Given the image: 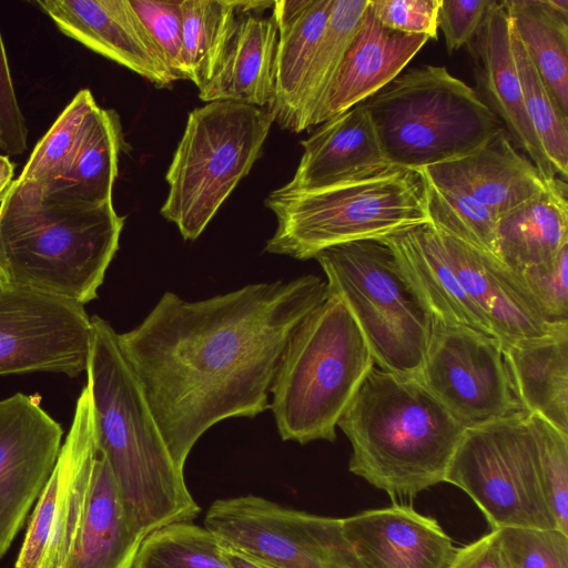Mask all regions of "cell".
Returning a JSON list of instances; mask_svg holds the SVG:
<instances>
[{"mask_svg": "<svg viewBox=\"0 0 568 568\" xmlns=\"http://www.w3.org/2000/svg\"><path fill=\"white\" fill-rule=\"evenodd\" d=\"M494 0H442L437 23L449 53L466 47Z\"/></svg>", "mask_w": 568, "mask_h": 568, "instance_id": "cell-43", "label": "cell"}, {"mask_svg": "<svg viewBox=\"0 0 568 568\" xmlns=\"http://www.w3.org/2000/svg\"><path fill=\"white\" fill-rule=\"evenodd\" d=\"M329 294L348 307L375 364L417 377L426 353L432 313L382 239L354 241L318 252Z\"/></svg>", "mask_w": 568, "mask_h": 568, "instance_id": "cell-9", "label": "cell"}, {"mask_svg": "<svg viewBox=\"0 0 568 568\" xmlns=\"http://www.w3.org/2000/svg\"><path fill=\"white\" fill-rule=\"evenodd\" d=\"M511 27L559 109L568 115V16L549 0H504Z\"/></svg>", "mask_w": 568, "mask_h": 568, "instance_id": "cell-30", "label": "cell"}, {"mask_svg": "<svg viewBox=\"0 0 568 568\" xmlns=\"http://www.w3.org/2000/svg\"><path fill=\"white\" fill-rule=\"evenodd\" d=\"M527 417L465 429L445 475V483L473 499L491 530L556 528L542 494L537 445Z\"/></svg>", "mask_w": 568, "mask_h": 568, "instance_id": "cell-10", "label": "cell"}, {"mask_svg": "<svg viewBox=\"0 0 568 568\" xmlns=\"http://www.w3.org/2000/svg\"><path fill=\"white\" fill-rule=\"evenodd\" d=\"M382 240L394 251L407 280L433 315L449 324L494 335L484 314L464 291L432 223Z\"/></svg>", "mask_w": 568, "mask_h": 568, "instance_id": "cell-23", "label": "cell"}, {"mask_svg": "<svg viewBox=\"0 0 568 568\" xmlns=\"http://www.w3.org/2000/svg\"><path fill=\"white\" fill-rule=\"evenodd\" d=\"M165 65L176 80H185L181 0H129Z\"/></svg>", "mask_w": 568, "mask_h": 568, "instance_id": "cell-40", "label": "cell"}, {"mask_svg": "<svg viewBox=\"0 0 568 568\" xmlns=\"http://www.w3.org/2000/svg\"><path fill=\"white\" fill-rule=\"evenodd\" d=\"M14 165L7 155L0 154V203L12 183Z\"/></svg>", "mask_w": 568, "mask_h": 568, "instance_id": "cell-46", "label": "cell"}, {"mask_svg": "<svg viewBox=\"0 0 568 568\" xmlns=\"http://www.w3.org/2000/svg\"><path fill=\"white\" fill-rule=\"evenodd\" d=\"M342 523L366 568H449L457 550L435 518L396 501Z\"/></svg>", "mask_w": 568, "mask_h": 568, "instance_id": "cell-18", "label": "cell"}, {"mask_svg": "<svg viewBox=\"0 0 568 568\" xmlns=\"http://www.w3.org/2000/svg\"><path fill=\"white\" fill-rule=\"evenodd\" d=\"M124 220L112 201L47 195L17 179L0 203V287L87 304L98 296Z\"/></svg>", "mask_w": 568, "mask_h": 568, "instance_id": "cell-3", "label": "cell"}, {"mask_svg": "<svg viewBox=\"0 0 568 568\" xmlns=\"http://www.w3.org/2000/svg\"><path fill=\"white\" fill-rule=\"evenodd\" d=\"M459 282L506 346L550 331L519 276L494 255L436 227Z\"/></svg>", "mask_w": 568, "mask_h": 568, "instance_id": "cell-19", "label": "cell"}, {"mask_svg": "<svg viewBox=\"0 0 568 568\" xmlns=\"http://www.w3.org/2000/svg\"><path fill=\"white\" fill-rule=\"evenodd\" d=\"M567 183L560 178L500 216L495 256L514 273L548 261L568 245Z\"/></svg>", "mask_w": 568, "mask_h": 568, "instance_id": "cell-27", "label": "cell"}, {"mask_svg": "<svg viewBox=\"0 0 568 568\" xmlns=\"http://www.w3.org/2000/svg\"><path fill=\"white\" fill-rule=\"evenodd\" d=\"M222 547L227 560L233 568H273L245 552L235 550L224 545H222Z\"/></svg>", "mask_w": 568, "mask_h": 568, "instance_id": "cell-45", "label": "cell"}, {"mask_svg": "<svg viewBox=\"0 0 568 568\" xmlns=\"http://www.w3.org/2000/svg\"><path fill=\"white\" fill-rule=\"evenodd\" d=\"M327 295L326 281L313 274L250 284L196 302L166 292L135 328L118 334L181 470L214 424L270 408L268 394L290 337Z\"/></svg>", "mask_w": 568, "mask_h": 568, "instance_id": "cell-1", "label": "cell"}, {"mask_svg": "<svg viewBox=\"0 0 568 568\" xmlns=\"http://www.w3.org/2000/svg\"><path fill=\"white\" fill-rule=\"evenodd\" d=\"M542 494L556 528L568 535V436L544 418L529 414Z\"/></svg>", "mask_w": 568, "mask_h": 568, "instance_id": "cell-37", "label": "cell"}, {"mask_svg": "<svg viewBox=\"0 0 568 568\" xmlns=\"http://www.w3.org/2000/svg\"><path fill=\"white\" fill-rule=\"evenodd\" d=\"M98 450L92 397L85 385L55 466L30 516L14 568L62 565L85 517Z\"/></svg>", "mask_w": 568, "mask_h": 568, "instance_id": "cell-13", "label": "cell"}, {"mask_svg": "<svg viewBox=\"0 0 568 568\" xmlns=\"http://www.w3.org/2000/svg\"><path fill=\"white\" fill-rule=\"evenodd\" d=\"M301 145L300 163L284 189L325 187L392 166L382 154L372 121L361 103L318 124Z\"/></svg>", "mask_w": 568, "mask_h": 568, "instance_id": "cell-22", "label": "cell"}, {"mask_svg": "<svg viewBox=\"0 0 568 568\" xmlns=\"http://www.w3.org/2000/svg\"><path fill=\"white\" fill-rule=\"evenodd\" d=\"M28 129L14 92L0 32V151L8 155L27 150Z\"/></svg>", "mask_w": 568, "mask_h": 568, "instance_id": "cell-42", "label": "cell"}, {"mask_svg": "<svg viewBox=\"0 0 568 568\" xmlns=\"http://www.w3.org/2000/svg\"><path fill=\"white\" fill-rule=\"evenodd\" d=\"M361 104L385 161L410 170L464 156L503 128L475 89L442 65L404 71Z\"/></svg>", "mask_w": 568, "mask_h": 568, "instance_id": "cell-7", "label": "cell"}, {"mask_svg": "<svg viewBox=\"0 0 568 568\" xmlns=\"http://www.w3.org/2000/svg\"><path fill=\"white\" fill-rule=\"evenodd\" d=\"M91 331L81 304L0 287V375L53 372L74 377L87 369Z\"/></svg>", "mask_w": 568, "mask_h": 568, "instance_id": "cell-14", "label": "cell"}, {"mask_svg": "<svg viewBox=\"0 0 568 568\" xmlns=\"http://www.w3.org/2000/svg\"><path fill=\"white\" fill-rule=\"evenodd\" d=\"M337 426L352 446L348 470L393 499L443 483L466 429L417 377L376 364Z\"/></svg>", "mask_w": 568, "mask_h": 568, "instance_id": "cell-4", "label": "cell"}, {"mask_svg": "<svg viewBox=\"0 0 568 568\" xmlns=\"http://www.w3.org/2000/svg\"><path fill=\"white\" fill-rule=\"evenodd\" d=\"M428 40L426 36L388 29L377 20L368 3L312 126L377 93L403 72Z\"/></svg>", "mask_w": 568, "mask_h": 568, "instance_id": "cell-21", "label": "cell"}, {"mask_svg": "<svg viewBox=\"0 0 568 568\" xmlns=\"http://www.w3.org/2000/svg\"><path fill=\"white\" fill-rule=\"evenodd\" d=\"M273 116L267 108L213 101L187 115L165 174L161 215L194 241L262 155Z\"/></svg>", "mask_w": 568, "mask_h": 568, "instance_id": "cell-8", "label": "cell"}, {"mask_svg": "<svg viewBox=\"0 0 568 568\" xmlns=\"http://www.w3.org/2000/svg\"><path fill=\"white\" fill-rule=\"evenodd\" d=\"M425 181L429 223L495 256L497 217L466 193L448 185L432 183L426 178Z\"/></svg>", "mask_w": 568, "mask_h": 568, "instance_id": "cell-36", "label": "cell"}, {"mask_svg": "<svg viewBox=\"0 0 568 568\" xmlns=\"http://www.w3.org/2000/svg\"><path fill=\"white\" fill-rule=\"evenodd\" d=\"M98 108L90 90L79 91L34 146L18 179L43 185L60 176Z\"/></svg>", "mask_w": 568, "mask_h": 568, "instance_id": "cell-35", "label": "cell"}, {"mask_svg": "<svg viewBox=\"0 0 568 568\" xmlns=\"http://www.w3.org/2000/svg\"><path fill=\"white\" fill-rule=\"evenodd\" d=\"M517 275L549 325L568 322V245Z\"/></svg>", "mask_w": 568, "mask_h": 568, "instance_id": "cell-39", "label": "cell"}, {"mask_svg": "<svg viewBox=\"0 0 568 568\" xmlns=\"http://www.w3.org/2000/svg\"><path fill=\"white\" fill-rule=\"evenodd\" d=\"M442 0H369L377 20L394 31L437 39Z\"/></svg>", "mask_w": 568, "mask_h": 568, "instance_id": "cell-41", "label": "cell"}, {"mask_svg": "<svg viewBox=\"0 0 568 568\" xmlns=\"http://www.w3.org/2000/svg\"><path fill=\"white\" fill-rule=\"evenodd\" d=\"M87 363L99 449L111 468L124 515L143 539L172 524L193 523L201 508L156 425L118 333L91 317Z\"/></svg>", "mask_w": 568, "mask_h": 568, "instance_id": "cell-2", "label": "cell"}, {"mask_svg": "<svg viewBox=\"0 0 568 568\" xmlns=\"http://www.w3.org/2000/svg\"><path fill=\"white\" fill-rule=\"evenodd\" d=\"M277 38L273 17H239L214 75L199 89L200 100L268 109L275 94Z\"/></svg>", "mask_w": 568, "mask_h": 568, "instance_id": "cell-24", "label": "cell"}, {"mask_svg": "<svg viewBox=\"0 0 568 568\" xmlns=\"http://www.w3.org/2000/svg\"><path fill=\"white\" fill-rule=\"evenodd\" d=\"M122 144L119 114L114 110L99 106L90 118L78 148L62 174L47 184H34L47 195L91 204L112 201Z\"/></svg>", "mask_w": 568, "mask_h": 568, "instance_id": "cell-29", "label": "cell"}, {"mask_svg": "<svg viewBox=\"0 0 568 568\" xmlns=\"http://www.w3.org/2000/svg\"><path fill=\"white\" fill-rule=\"evenodd\" d=\"M417 378L466 429L529 415L499 338L435 315Z\"/></svg>", "mask_w": 568, "mask_h": 568, "instance_id": "cell-12", "label": "cell"}, {"mask_svg": "<svg viewBox=\"0 0 568 568\" xmlns=\"http://www.w3.org/2000/svg\"><path fill=\"white\" fill-rule=\"evenodd\" d=\"M427 181L455 187L497 220L544 191L546 182L504 128L473 152L420 170Z\"/></svg>", "mask_w": 568, "mask_h": 568, "instance_id": "cell-20", "label": "cell"}, {"mask_svg": "<svg viewBox=\"0 0 568 568\" xmlns=\"http://www.w3.org/2000/svg\"><path fill=\"white\" fill-rule=\"evenodd\" d=\"M369 0H334L329 20L304 79L291 126L300 133L324 102Z\"/></svg>", "mask_w": 568, "mask_h": 568, "instance_id": "cell-31", "label": "cell"}, {"mask_svg": "<svg viewBox=\"0 0 568 568\" xmlns=\"http://www.w3.org/2000/svg\"><path fill=\"white\" fill-rule=\"evenodd\" d=\"M473 59L478 98L498 118L510 141L546 182L555 173L527 114L511 45V24L501 1H493L466 45Z\"/></svg>", "mask_w": 568, "mask_h": 568, "instance_id": "cell-16", "label": "cell"}, {"mask_svg": "<svg viewBox=\"0 0 568 568\" xmlns=\"http://www.w3.org/2000/svg\"><path fill=\"white\" fill-rule=\"evenodd\" d=\"M449 568H510L497 530L457 548Z\"/></svg>", "mask_w": 568, "mask_h": 568, "instance_id": "cell-44", "label": "cell"}, {"mask_svg": "<svg viewBox=\"0 0 568 568\" xmlns=\"http://www.w3.org/2000/svg\"><path fill=\"white\" fill-rule=\"evenodd\" d=\"M510 568H568V535L556 528L496 529Z\"/></svg>", "mask_w": 568, "mask_h": 568, "instance_id": "cell-38", "label": "cell"}, {"mask_svg": "<svg viewBox=\"0 0 568 568\" xmlns=\"http://www.w3.org/2000/svg\"><path fill=\"white\" fill-rule=\"evenodd\" d=\"M62 435L34 396L17 393L0 400V560L55 466Z\"/></svg>", "mask_w": 568, "mask_h": 568, "instance_id": "cell-15", "label": "cell"}, {"mask_svg": "<svg viewBox=\"0 0 568 568\" xmlns=\"http://www.w3.org/2000/svg\"><path fill=\"white\" fill-rule=\"evenodd\" d=\"M334 0L274 1L272 17L278 38L275 53V94L268 108L274 122L291 130L298 95L326 29Z\"/></svg>", "mask_w": 568, "mask_h": 568, "instance_id": "cell-26", "label": "cell"}, {"mask_svg": "<svg viewBox=\"0 0 568 568\" xmlns=\"http://www.w3.org/2000/svg\"><path fill=\"white\" fill-rule=\"evenodd\" d=\"M133 568H233L219 539L204 526L179 523L148 535Z\"/></svg>", "mask_w": 568, "mask_h": 568, "instance_id": "cell-33", "label": "cell"}, {"mask_svg": "<svg viewBox=\"0 0 568 568\" xmlns=\"http://www.w3.org/2000/svg\"><path fill=\"white\" fill-rule=\"evenodd\" d=\"M37 4L65 36L155 87L176 81L129 0H41Z\"/></svg>", "mask_w": 568, "mask_h": 568, "instance_id": "cell-17", "label": "cell"}, {"mask_svg": "<svg viewBox=\"0 0 568 568\" xmlns=\"http://www.w3.org/2000/svg\"><path fill=\"white\" fill-rule=\"evenodd\" d=\"M505 351L526 412L568 436V322L511 342Z\"/></svg>", "mask_w": 568, "mask_h": 568, "instance_id": "cell-25", "label": "cell"}, {"mask_svg": "<svg viewBox=\"0 0 568 568\" xmlns=\"http://www.w3.org/2000/svg\"><path fill=\"white\" fill-rule=\"evenodd\" d=\"M203 526L219 541L273 568H366L342 518L282 506L255 495L214 500Z\"/></svg>", "mask_w": 568, "mask_h": 568, "instance_id": "cell-11", "label": "cell"}, {"mask_svg": "<svg viewBox=\"0 0 568 568\" xmlns=\"http://www.w3.org/2000/svg\"><path fill=\"white\" fill-rule=\"evenodd\" d=\"M264 203L277 221L265 251L297 260L430 222L423 172L397 166L314 190L281 186Z\"/></svg>", "mask_w": 568, "mask_h": 568, "instance_id": "cell-6", "label": "cell"}, {"mask_svg": "<svg viewBox=\"0 0 568 568\" xmlns=\"http://www.w3.org/2000/svg\"><path fill=\"white\" fill-rule=\"evenodd\" d=\"M511 45L527 114L555 173L566 181L568 174V115L559 109L550 95L513 27Z\"/></svg>", "mask_w": 568, "mask_h": 568, "instance_id": "cell-34", "label": "cell"}, {"mask_svg": "<svg viewBox=\"0 0 568 568\" xmlns=\"http://www.w3.org/2000/svg\"><path fill=\"white\" fill-rule=\"evenodd\" d=\"M374 365L351 311L328 293L293 332L271 386L282 439L334 442L338 419Z\"/></svg>", "mask_w": 568, "mask_h": 568, "instance_id": "cell-5", "label": "cell"}, {"mask_svg": "<svg viewBox=\"0 0 568 568\" xmlns=\"http://www.w3.org/2000/svg\"><path fill=\"white\" fill-rule=\"evenodd\" d=\"M143 540L128 523L111 468L99 449L82 527L59 568H133Z\"/></svg>", "mask_w": 568, "mask_h": 568, "instance_id": "cell-28", "label": "cell"}, {"mask_svg": "<svg viewBox=\"0 0 568 568\" xmlns=\"http://www.w3.org/2000/svg\"><path fill=\"white\" fill-rule=\"evenodd\" d=\"M185 80L199 89L214 75L239 16L233 0H181Z\"/></svg>", "mask_w": 568, "mask_h": 568, "instance_id": "cell-32", "label": "cell"}]
</instances>
